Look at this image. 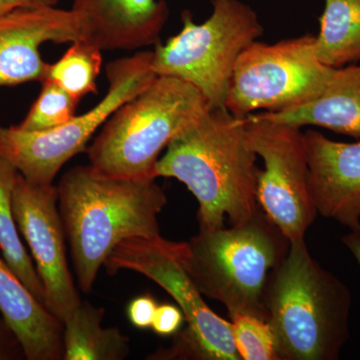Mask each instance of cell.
Returning <instances> with one entry per match:
<instances>
[{
	"mask_svg": "<svg viewBox=\"0 0 360 360\" xmlns=\"http://www.w3.org/2000/svg\"><path fill=\"white\" fill-rule=\"evenodd\" d=\"M257 160L245 118L207 108L168 143L155 175L177 179L193 194L200 229H222L243 224L260 210Z\"/></svg>",
	"mask_w": 360,
	"mask_h": 360,
	"instance_id": "obj_1",
	"label": "cell"
},
{
	"mask_svg": "<svg viewBox=\"0 0 360 360\" xmlns=\"http://www.w3.org/2000/svg\"><path fill=\"white\" fill-rule=\"evenodd\" d=\"M184 322H186L184 312L179 307L163 303L158 305L151 328L158 335H174L181 329Z\"/></svg>",
	"mask_w": 360,
	"mask_h": 360,
	"instance_id": "obj_23",
	"label": "cell"
},
{
	"mask_svg": "<svg viewBox=\"0 0 360 360\" xmlns=\"http://www.w3.org/2000/svg\"><path fill=\"white\" fill-rule=\"evenodd\" d=\"M18 175L16 168L0 158V251L14 274L45 307L44 286L21 241L14 217L13 198Z\"/></svg>",
	"mask_w": 360,
	"mask_h": 360,
	"instance_id": "obj_19",
	"label": "cell"
},
{
	"mask_svg": "<svg viewBox=\"0 0 360 360\" xmlns=\"http://www.w3.org/2000/svg\"><path fill=\"white\" fill-rule=\"evenodd\" d=\"M58 191L82 292L91 291L99 269L122 241L161 236L158 217L167 198L155 179H115L78 165L63 175Z\"/></svg>",
	"mask_w": 360,
	"mask_h": 360,
	"instance_id": "obj_2",
	"label": "cell"
},
{
	"mask_svg": "<svg viewBox=\"0 0 360 360\" xmlns=\"http://www.w3.org/2000/svg\"><path fill=\"white\" fill-rule=\"evenodd\" d=\"M0 314L28 360L63 359V324L0 258Z\"/></svg>",
	"mask_w": 360,
	"mask_h": 360,
	"instance_id": "obj_15",
	"label": "cell"
},
{
	"mask_svg": "<svg viewBox=\"0 0 360 360\" xmlns=\"http://www.w3.org/2000/svg\"><path fill=\"white\" fill-rule=\"evenodd\" d=\"M13 205L18 231L32 251L44 286L45 307L63 322L82 298L66 257L58 186L33 184L18 172Z\"/></svg>",
	"mask_w": 360,
	"mask_h": 360,
	"instance_id": "obj_11",
	"label": "cell"
},
{
	"mask_svg": "<svg viewBox=\"0 0 360 360\" xmlns=\"http://www.w3.org/2000/svg\"><path fill=\"white\" fill-rule=\"evenodd\" d=\"M245 127L251 148L264 165L257 175L258 205L290 243L305 239L317 212L302 129L255 113L245 117Z\"/></svg>",
	"mask_w": 360,
	"mask_h": 360,
	"instance_id": "obj_10",
	"label": "cell"
},
{
	"mask_svg": "<svg viewBox=\"0 0 360 360\" xmlns=\"http://www.w3.org/2000/svg\"><path fill=\"white\" fill-rule=\"evenodd\" d=\"M105 310L82 302L63 324V360H122L129 338L116 328H103Z\"/></svg>",
	"mask_w": 360,
	"mask_h": 360,
	"instance_id": "obj_17",
	"label": "cell"
},
{
	"mask_svg": "<svg viewBox=\"0 0 360 360\" xmlns=\"http://www.w3.org/2000/svg\"><path fill=\"white\" fill-rule=\"evenodd\" d=\"M352 303L347 286L311 257L305 239L291 241L265 295L278 360L340 359Z\"/></svg>",
	"mask_w": 360,
	"mask_h": 360,
	"instance_id": "obj_3",
	"label": "cell"
},
{
	"mask_svg": "<svg viewBox=\"0 0 360 360\" xmlns=\"http://www.w3.org/2000/svg\"><path fill=\"white\" fill-rule=\"evenodd\" d=\"M281 124L302 129L319 127L360 139V65L335 68L323 91L297 108L255 115Z\"/></svg>",
	"mask_w": 360,
	"mask_h": 360,
	"instance_id": "obj_16",
	"label": "cell"
},
{
	"mask_svg": "<svg viewBox=\"0 0 360 360\" xmlns=\"http://www.w3.org/2000/svg\"><path fill=\"white\" fill-rule=\"evenodd\" d=\"M231 317L232 335L243 360H278L271 328L266 321L251 315Z\"/></svg>",
	"mask_w": 360,
	"mask_h": 360,
	"instance_id": "obj_22",
	"label": "cell"
},
{
	"mask_svg": "<svg viewBox=\"0 0 360 360\" xmlns=\"http://www.w3.org/2000/svg\"><path fill=\"white\" fill-rule=\"evenodd\" d=\"M207 108L205 97L193 85L158 77L104 123L85 150L89 165L115 179H156L163 149Z\"/></svg>",
	"mask_w": 360,
	"mask_h": 360,
	"instance_id": "obj_5",
	"label": "cell"
},
{
	"mask_svg": "<svg viewBox=\"0 0 360 360\" xmlns=\"http://www.w3.org/2000/svg\"><path fill=\"white\" fill-rule=\"evenodd\" d=\"M42 89L27 115L18 127L27 131L56 129L75 115L80 101L49 80L41 82Z\"/></svg>",
	"mask_w": 360,
	"mask_h": 360,
	"instance_id": "obj_21",
	"label": "cell"
},
{
	"mask_svg": "<svg viewBox=\"0 0 360 360\" xmlns=\"http://www.w3.org/2000/svg\"><path fill=\"white\" fill-rule=\"evenodd\" d=\"M186 243L162 236L134 238L120 243L104 267L110 274L130 270L155 281L174 298L184 312L186 326L174 335L172 345L148 359L239 360L231 322L213 312L203 300L179 257Z\"/></svg>",
	"mask_w": 360,
	"mask_h": 360,
	"instance_id": "obj_7",
	"label": "cell"
},
{
	"mask_svg": "<svg viewBox=\"0 0 360 360\" xmlns=\"http://www.w3.org/2000/svg\"><path fill=\"white\" fill-rule=\"evenodd\" d=\"M342 243L352 253L360 267V224L343 236Z\"/></svg>",
	"mask_w": 360,
	"mask_h": 360,
	"instance_id": "obj_27",
	"label": "cell"
},
{
	"mask_svg": "<svg viewBox=\"0 0 360 360\" xmlns=\"http://www.w3.org/2000/svg\"><path fill=\"white\" fill-rule=\"evenodd\" d=\"M84 18L73 9L25 7L0 15V87L44 80L49 63L40 54L46 42L85 39Z\"/></svg>",
	"mask_w": 360,
	"mask_h": 360,
	"instance_id": "obj_12",
	"label": "cell"
},
{
	"mask_svg": "<svg viewBox=\"0 0 360 360\" xmlns=\"http://www.w3.org/2000/svg\"><path fill=\"white\" fill-rule=\"evenodd\" d=\"M181 30L155 44L153 72L174 77L198 90L210 110H226L239 56L264 33L257 13L239 0H212V15L196 23L184 11Z\"/></svg>",
	"mask_w": 360,
	"mask_h": 360,
	"instance_id": "obj_6",
	"label": "cell"
},
{
	"mask_svg": "<svg viewBox=\"0 0 360 360\" xmlns=\"http://www.w3.org/2000/svg\"><path fill=\"white\" fill-rule=\"evenodd\" d=\"M59 0H0V15L25 7L56 6Z\"/></svg>",
	"mask_w": 360,
	"mask_h": 360,
	"instance_id": "obj_26",
	"label": "cell"
},
{
	"mask_svg": "<svg viewBox=\"0 0 360 360\" xmlns=\"http://www.w3.org/2000/svg\"><path fill=\"white\" fill-rule=\"evenodd\" d=\"M290 245L260 208L243 224L200 229L179 259L201 295L222 303L231 316L266 321L267 285Z\"/></svg>",
	"mask_w": 360,
	"mask_h": 360,
	"instance_id": "obj_4",
	"label": "cell"
},
{
	"mask_svg": "<svg viewBox=\"0 0 360 360\" xmlns=\"http://www.w3.org/2000/svg\"><path fill=\"white\" fill-rule=\"evenodd\" d=\"M314 40L307 33L274 44L252 42L234 68L226 110L245 118L255 111L279 112L316 98L335 68L317 58Z\"/></svg>",
	"mask_w": 360,
	"mask_h": 360,
	"instance_id": "obj_9",
	"label": "cell"
},
{
	"mask_svg": "<svg viewBox=\"0 0 360 360\" xmlns=\"http://www.w3.org/2000/svg\"><path fill=\"white\" fill-rule=\"evenodd\" d=\"M101 66L103 51L89 40H77L56 63H49L44 80L54 82L80 101L87 94H97Z\"/></svg>",
	"mask_w": 360,
	"mask_h": 360,
	"instance_id": "obj_20",
	"label": "cell"
},
{
	"mask_svg": "<svg viewBox=\"0 0 360 360\" xmlns=\"http://www.w3.org/2000/svg\"><path fill=\"white\" fill-rule=\"evenodd\" d=\"M18 356H25L20 342L6 322H2L0 324V360L16 359Z\"/></svg>",
	"mask_w": 360,
	"mask_h": 360,
	"instance_id": "obj_25",
	"label": "cell"
},
{
	"mask_svg": "<svg viewBox=\"0 0 360 360\" xmlns=\"http://www.w3.org/2000/svg\"><path fill=\"white\" fill-rule=\"evenodd\" d=\"M158 302L153 296L143 295L137 296L129 302L127 307V317L134 328L148 329L151 328Z\"/></svg>",
	"mask_w": 360,
	"mask_h": 360,
	"instance_id": "obj_24",
	"label": "cell"
},
{
	"mask_svg": "<svg viewBox=\"0 0 360 360\" xmlns=\"http://www.w3.org/2000/svg\"><path fill=\"white\" fill-rule=\"evenodd\" d=\"M85 39L103 51H136L160 42L169 16L165 0H73Z\"/></svg>",
	"mask_w": 360,
	"mask_h": 360,
	"instance_id": "obj_14",
	"label": "cell"
},
{
	"mask_svg": "<svg viewBox=\"0 0 360 360\" xmlns=\"http://www.w3.org/2000/svg\"><path fill=\"white\" fill-rule=\"evenodd\" d=\"M303 135L317 214L354 229L360 224V141H331L311 129Z\"/></svg>",
	"mask_w": 360,
	"mask_h": 360,
	"instance_id": "obj_13",
	"label": "cell"
},
{
	"mask_svg": "<svg viewBox=\"0 0 360 360\" xmlns=\"http://www.w3.org/2000/svg\"><path fill=\"white\" fill-rule=\"evenodd\" d=\"M153 58V52L146 51L111 61L106 65L108 89L103 98L56 129L27 131L0 125V158L33 184H53L63 165L85 153L91 137L112 113L158 77L151 68Z\"/></svg>",
	"mask_w": 360,
	"mask_h": 360,
	"instance_id": "obj_8",
	"label": "cell"
},
{
	"mask_svg": "<svg viewBox=\"0 0 360 360\" xmlns=\"http://www.w3.org/2000/svg\"><path fill=\"white\" fill-rule=\"evenodd\" d=\"M314 51L333 68L360 61V0H326Z\"/></svg>",
	"mask_w": 360,
	"mask_h": 360,
	"instance_id": "obj_18",
	"label": "cell"
}]
</instances>
